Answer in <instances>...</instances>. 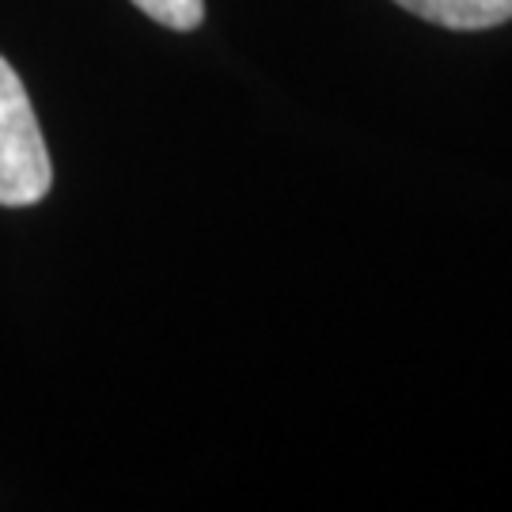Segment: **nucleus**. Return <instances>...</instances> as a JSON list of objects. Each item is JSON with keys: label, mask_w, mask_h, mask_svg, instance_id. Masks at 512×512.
Segmentation results:
<instances>
[{"label": "nucleus", "mask_w": 512, "mask_h": 512, "mask_svg": "<svg viewBox=\"0 0 512 512\" xmlns=\"http://www.w3.org/2000/svg\"><path fill=\"white\" fill-rule=\"evenodd\" d=\"M54 186V164L19 73L0 57V205H35Z\"/></svg>", "instance_id": "nucleus-1"}, {"label": "nucleus", "mask_w": 512, "mask_h": 512, "mask_svg": "<svg viewBox=\"0 0 512 512\" xmlns=\"http://www.w3.org/2000/svg\"><path fill=\"white\" fill-rule=\"evenodd\" d=\"M395 4L448 31H486L512 19V0H395Z\"/></svg>", "instance_id": "nucleus-2"}, {"label": "nucleus", "mask_w": 512, "mask_h": 512, "mask_svg": "<svg viewBox=\"0 0 512 512\" xmlns=\"http://www.w3.org/2000/svg\"><path fill=\"white\" fill-rule=\"evenodd\" d=\"M148 19L164 23L171 31H194L205 19V0H133Z\"/></svg>", "instance_id": "nucleus-3"}]
</instances>
